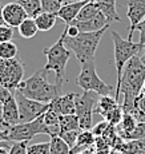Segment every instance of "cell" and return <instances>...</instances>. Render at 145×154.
<instances>
[{
  "label": "cell",
  "instance_id": "obj_1",
  "mask_svg": "<svg viewBox=\"0 0 145 154\" xmlns=\"http://www.w3.org/2000/svg\"><path fill=\"white\" fill-rule=\"evenodd\" d=\"M145 82V63L138 55L131 58L124 66L120 83V97L123 94V103H120L125 114H132L140 122L141 112L136 106V98L140 95Z\"/></svg>",
  "mask_w": 145,
  "mask_h": 154
},
{
  "label": "cell",
  "instance_id": "obj_2",
  "mask_svg": "<svg viewBox=\"0 0 145 154\" xmlns=\"http://www.w3.org/2000/svg\"><path fill=\"white\" fill-rule=\"evenodd\" d=\"M47 71L40 69L39 71L29 76L28 79L20 82L16 91L22 93L24 97L29 99L37 100L41 103L52 102L56 97L61 95L63 85L61 83H49L47 81Z\"/></svg>",
  "mask_w": 145,
  "mask_h": 154
},
{
  "label": "cell",
  "instance_id": "obj_3",
  "mask_svg": "<svg viewBox=\"0 0 145 154\" xmlns=\"http://www.w3.org/2000/svg\"><path fill=\"white\" fill-rule=\"evenodd\" d=\"M108 28L109 27H105L93 32H80L76 36H67L65 32L63 31L64 44L68 50H71L75 54V56L81 64L92 62L94 60V55H96L100 40Z\"/></svg>",
  "mask_w": 145,
  "mask_h": 154
},
{
  "label": "cell",
  "instance_id": "obj_4",
  "mask_svg": "<svg viewBox=\"0 0 145 154\" xmlns=\"http://www.w3.org/2000/svg\"><path fill=\"white\" fill-rule=\"evenodd\" d=\"M111 35L113 39V46H115V67L117 71V83L116 88H115V99L119 102L120 100V83H121V76H123V70L126 62L135 55H138L143 52L144 46L140 43H135L129 39H124L119 32L111 29Z\"/></svg>",
  "mask_w": 145,
  "mask_h": 154
},
{
  "label": "cell",
  "instance_id": "obj_5",
  "mask_svg": "<svg viewBox=\"0 0 145 154\" xmlns=\"http://www.w3.org/2000/svg\"><path fill=\"white\" fill-rule=\"evenodd\" d=\"M71 50H68L64 44V34L61 32L59 40L51 47H44L43 54L47 56V62L44 64V71H53L56 75V83H64L65 81V67L71 58Z\"/></svg>",
  "mask_w": 145,
  "mask_h": 154
},
{
  "label": "cell",
  "instance_id": "obj_6",
  "mask_svg": "<svg viewBox=\"0 0 145 154\" xmlns=\"http://www.w3.org/2000/svg\"><path fill=\"white\" fill-rule=\"evenodd\" d=\"M76 85L83 91H93V93L101 95H109L113 90L111 85L105 83L96 72V64L94 60L81 64V71L76 78Z\"/></svg>",
  "mask_w": 145,
  "mask_h": 154
},
{
  "label": "cell",
  "instance_id": "obj_7",
  "mask_svg": "<svg viewBox=\"0 0 145 154\" xmlns=\"http://www.w3.org/2000/svg\"><path fill=\"white\" fill-rule=\"evenodd\" d=\"M24 78V64L19 56L13 59L0 58V85L15 93Z\"/></svg>",
  "mask_w": 145,
  "mask_h": 154
},
{
  "label": "cell",
  "instance_id": "obj_8",
  "mask_svg": "<svg viewBox=\"0 0 145 154\" xmlns=\"http://www.w3.org/2000/svg\"><path fill=\"white\" fill-rule=\"evenodd\" d=\"M99 97L93 91H84L81 95H76V115L79 117L80 130H92V115Z\"/></svg>",
  "mask_w": 145,
  "mask_h": 154
},
{
  "label": "cell",
  "instance_id": "obj_9",
  "mask_svg": "<svg viewBox=\"0 0 145 154\" xmlns=\"http://www.w3.org/2000/svg\"><path fill=\"white\" fill-rule=\"evenodd\" d=\"M8 131V141L17 142V141H31L35 135L37 134H48L49 130L44 123V117L40 115L39 118L31 121V122H24V123H17L10 129Z\"/></svg>",
  "mask_w": 145,
  "mask_h": 154
},
{
  "label": "cell",
  "instance_id": "obj_10",
  "mask_svg": "<svg viewBox=\"0 0 145 154\" xmlns=\"http://www.w3.org/2000/svg\"><path fill=\"white\" fill-rule=\"evenodd\" d=\"M15 98H16L17 107H19L20 123L31 122L43 115L49 109V103H41L37 100L29 99L19 91H15Z\"/></svg>",
  "mask_w": 145,
  "mask_h": 154
},
{
  "label": "cell",
  "instance_id": "obj_11",
  "mask_svg": "<svg viewBox=\"0 0 145 154\" xmlns=\"http://www.w3.org/2000/svg\"><path fill=\"white\" fill-rule=\"evenodd\" d=\"M126 16L131 22V26L128 28V39L132 40L133 32L136 31L137 24L145 17V0H128Z\"/></svg>",
  "mask_w": 145,
  "mask_h": 154
},
{
  "label": "cell",
  "instance_id": "obj_12",
  "mask_svg": "<svg viewBox=\"0 0 145 154\" xmlns=\"http://www.w3.org/2000/svg\"><path fill=\"white\" fill-rule=\"evenodd\" d=\"M27 17H29L28 14L17 2H11L8 4L3 5V19H4L5 24L10 26V27H19Z\"/></svg>",
  "mask_w": 145,
  "mask_h": 154
},
{
  "label": "cell",
  "instance_id": "obj_13",
  "mask_svg": "<svg viewBox=\"0 0 145 154\" xmlns=\"http://www.w3.org/2000/svg\"><path fill=\"white\" fill-rule=\"evenodd\" d=\"M76 95L77 94L75 93H68L56 97L52 102H49V109L59 115L76 114Z\"/></svg>",
  "mask_w": 145,
  "mask_h": 154
},
{
  "label": "cell",
  "instance_id": "obj_14",
  "mask_svg": "<svg viewBox=\"0 0 145 154\" xmlns=\"http://www.w3.org/2000/svg\"><path fill=\"white\" fill-rule=\"evenodd\" d=\"M88 3V0H84V2H73V3H67V4H63V7L59 10L57 12V17L61 19L65 24H71L73 20L77 17L79 12L81 11V8L84 7Z\"/></svg>",
  "mask_w": 145,
  "mask_h": 154
},
{
  "label": "cell",
  "instance_id": "obj_15",
  "mask_svg": "<svg viewBox=\"0 0 145 154\" xmlns=\"http://www.w3.org/2000/svg\"><path fill=\"white\" fill-rule=\"evenodd\" d=\"M3 119H4L7 127H12L17 123H20V115H19V107H17L16 98L15 95L10 98L7 102L3 103Z\"/></svg>",
  "mask_w": 145,
  "mask_h": 154
},
{
  "label": "cell",
  "instance_id": "obj_16",
  "mask_svg": "<svg viewBox=\"0 0 145 154\" xmlns=\"http://www.w3.org/2000/svg\"><path fill=\"white\" fill-rule=\"evenodd\" d=\"M71 24H75L81 32H93V31H99L105 27H109L108 20L105 19V16L101 12H99L94 17L85 22H72Z\"/></svg>",
  "mask_w": 145,
  "mask_h": 154
},
{
  "label": "cell",
  "instance_id": "obj_17",
  "mask_svg": "<svg viewBox=\"0 0 145 154\" xmlns=\"http://www.w3.org/2000/svg\"><path fill=\"white\" fill-rule=\"evenodd\" d=\"M94 142H96V137L92 133V130H81L77 140H76L75 146L71 147V154H77L80 152H84V150L94 146Z\"/></svg>",
  "mask_w": 145,
  "mask_h": 154
},
{
  "label": "cell",
  "instance_id": "obj_18",
  "mask_svg": "<svg viewBox=\"0 0 145 154\" xmlns=\"http://www.w3.org/2000/svg\"><path fill=\"white\" fill-rule=\"evenodd\" d=\"M96 5L99 11L105 16L108 23L112 22H120V16L116 11V0H96Z\"/></svg>",
  "mask_w": 145,
  "mask_h": 154
},
{
  "label": "cell",
  "instance_id": "obj_19",
  "mask_svg": "<svg viewBox=\"0 0 145 154\" xmlns=\"http://www.w3.org/2000/svg\"><path fill=\"white\" fill-rule=\"evenodd\" d=\"M33 19H35V22H36L39 31L47 32V31H49V29H52L55 27L56 20H57L59 17H57V14L41 11V12L37 15V16H35Z\"/></svg>",
  "mask_w": 145,
  "mask_h": 154
},
{
  "label": "cell",
  "instance_id": "obj_20",
  "mask_svg": "<svg viewBox=\"0 0 145 154\" xmlns=\"http://www.w3.org/2000/svg\"><path fill=\"white\" fill-rule=\"evenodd\" d=\"M120 103L115 99V97L112 98L111 95H101L99 98L96 103V107H94V114H100L103 117H105L109 111H112L115 107H117Z\"/></svg>",
  "mask_w": 145,
  "mask_h": 154
},
{
  "label": "cell",
  "instance_id": "obj_21",
  "mask_svg": "<svg viewBox=\"0 0 145 154\" xmlns=\"http://www.w3.org/2000/svg\"><path fill=\"white\" fill-rule=\"evenodd\" d=\"M44 117V123L48 127L49 130V137H56L60 133V115L56 114L53 110L48 109L43 114Z\"/></svg>",
  "mask_w": 145,
  "mask_h": 154
},
{
  "label": "cell",
  "instance_id": "obj_22",
  "mask_svg": "<svg viewBox=\"0 0 145 154\" xmlns=\"http://www.w3.org/2000/svg\"><path fill=\"white\" fill-rule=\"evenodd\" d=\"M17 31H19L20 36L24 38V39H32L37 34L39 28H37V24L33 17H27L24 22L17 27Z\"/></svg>",
  "mask_w": 145,
  "mask_h": 154
},
{
  "label": "cell",
  "instance_id": "obj_23",
  "mask_svg": "<svg viewBox=\"0 0 145 154\" xmlns=\"http://www.w3.org/2000/svg\"><path fill=\"white\" fill-rule=\"evenodd\" d=\"M99 8H97L96 3L94 2H88L87 4L84 5V7L81 8V11L79 12L77 17H76L73 22H85V20H89L94 17L97 14H99Z\"/></svg>",
  "mask_w": 145,
  "mask_h": 154
},
{
  "label": "cell",
  "instance_id": "obj_24",
  "mask_svg": "<svg viewBox=\"0 0 145 154\" xmlns=\"http://www.w3.org/2000/svg\"><path fill=\"white\" fill-rule=\"evenodd\" d=\"M60 131H71V130H80L79 117L76 114L60 115Z\"/></svg>",
  "mask_w": 145,
  "mask_h": 154
},
{
  "label": "cell",
  "instance_id": "obj_25",
  "mask_svg": "<svg viewBox=\"0 0 145 154\" xmlns=\"http://www.w3.org/2000/svg\"><path fill=\"white\" fill-rule=\"evenodd\" d=\"M20 5L25 10V12L28 14L29 17H35L37 16L43 8H41V2L40 0H17Z\"/></svg>",
  "mask_w": 145,
  "mask_h": 154
},
{
  "label": "cell",
  "instance_id": "obj_26",
  "mask_svg": "<svg viewBox=\"0 0 145 154\" xmlns=\"http://www.w3.org/2000/svg\"><path fill=\"white\" fill-rule=\"evenodd\" d=\"M51 147H49V154H71V147L61 140L59 135L51 137Z\"/></svg>",
  "mask_w": 145,
  "mask_h": 154
},
{
  "label": "cell",
  "instance_id": "obj_27",
  "mask_svg": "<svg viewBox=\"0 0 145 154\" xmlns=\"http://www.w3.org/2000/svg\"><path fill=\"white\" fill-rule=\"evenodd\" d=\"M17 56V46L12 40L0 43V58L1 59H13Z\"/></svg>",
  "mask_w": 145,
  "mask_h": 154
},
{
  "label": "cell",
  "instance_id": "obj_28",
  "mask_svg": "<svg viewBox=\"0 0 145 154\" xmlns=\"http://www.w3.org/2000/svg\"><path fill=\"white\" fill-rule=\"evenodd\" d=\"M123 115H124L123 107H121V105H119L117 107H115L112 111H109L108 114L104 117V119L109 123V125L117 126L121 122V119H123Z\"/></svg>",
  "mask_w": 145,
  "mask_h": 154
},
{
  "label": "cell",
  "instance_id": "obj_29",
  "mask_svg": "<svg viewBox=\"0 0 145 154\" xmlns=\"http://www.w3.org/2000/svg\"><path fill=\"white\" fill-rule=\"evenodd\" d=\"M121 140L124 141H136V140H145V122H138L135 130L129 134L124 135Z\"/></svg>",
  "mask_w": 145,
  "mask_h": 154
},
{
  "label": "cell",
  "instance_id": "obj_30",
  "mask_svg": "<svg viewBox=\"0 0 145 154\" xmlns=\"http://www.w3.org/2000/svg\"><path fill=\"white\" fill-rule=\"evenodd\" d=\"M41 2V8L45 12H53L57 14L59 10L63 7V0H40Z\"/></svg>",
  "mask_w": 145,
  "mask_h": 154
},
{
  "label": "cell",
  "instance_id": "obj_31",
  "mask_svg": "<svg viewBox=\"0 0 145 154\" xmlns=\"http://www.w3.org/2000/svg\"><path fill=\"white\" fill-rule=\"evenodd\" d=\"M49 142H40V143L29 145L27 147V154H49Z\"/></svg>",
  "mask_w": 145,
  "mask_h": 154
},
{
  "label": "cell",
  "instance_id": "obj_32",
  "mask_svg": "<svg viewBox=\"0 0 145 154\" xmlns=\"http://www.w3.org/2000/svg\"><path fill=\"white\" fill-rule=\"evenodd\" d=\"M81 130H71V131H60L59 133V137L61 138L69 147H73L76 143V140H77L79 134Z\"/></svg>",
  "mask_w": 145,
  "mask_h": 154
},
{
  "label": "cell",
  "instance_id": "obj_33",
  "mask_svg": "<svg viewBox=\"0 0 145 154\" xmlns=\"http://www.w3.org/2000/svg\"><path fill=\"white\" fill-rule=\"evenodd\" d=\"M27 147H28V141L13 142L10 149V154H27Z\"/></svg>",
  "mask_w": 145,
  "mask_h": 154
},
{
  "label": "cell",
  "instance_id": "obj_34",
  "mask_svg": "<svg viewBox=\"0 0 145 154\" xmlns=\"http://www.w3.org/2000/svg\"><path fill=\"white\" fill-rule=\"evenodd\" d=\"M12 36H13V28L12 27H10V26H7V24L0 26V43L12 40Z\"/></svg>",
  "mask_w": 145,
  "mask_h": 154
},
{
  "label": "cell",
  "instance_id": "obj_35",
  "mask_svg": "<svg viewBox=\"0 0 145 154\" xmlns=\"http://www.w3.org/2000/svg\"><path fill=\"white\" fill-rule=\"evenodd\" d=\"M108 127H109V123L104 119L103 122L97 123L96 126H93V127H92V133L94 134V137H101V135L106 131V129H108Z\"/></svg>",
  "mask_w": 145,
  "mask_h": 154
},
{
  "label": "cell",
  "instance_id": "obj_36",
  "mask_svg": "<svg viewBox=\"0 0 145 154\" xmlns=\"http://www.w3.org/2000/svg\"><path fill=\"white\" fill-rule=\"evenodd\" d=\"M15 95V93H12L11 90H8L7 87H4V86L0 85V103H4L7 102L10 98H12V97Z\"/></svg>",
  "mask_w": 145,
  "mask_h": 154
},
{
  "label": "cell",
  "instance_id": "obj_37",
  "mask_svg": "<svg viewBox=\"0 0 145 154\" xmlns=\"http://www.w3.org/2000/svg\"><path fill=\"white\" fill-rule=\"evenodd\" d=\"M136 29L140 32V40H138V43H140L141 46H144V44H145V17L137 24Z\"/></svg>",
  "mask_w": 145,
  "mask_h": 154
},
{
  "label": "cell",
  "instance_id": "obj_38",
  "mask_svg": "<svg viewBox=\"0 0 145 154\" xmlns=\"http://www.w3.org/2000/svg\"><path fill=\"white\" fill-rule=\"evenodd\" d=\"M136 106H137L138 111H140L141 114H145V97L138 95L137 98H136Z\"/></svg>",
  "mask_w": 145,
  "mask_h": 154
},
{
  "label": "cell",
  "instance_id": "obj_39",
  "mask_svg": "<svg viewBox=\"0 0 145 154\" xmlns=\"http://www.w3.org/2000/svg\"><path fill=\"white\" fill-rule=\"evenodd\" d=\"M13 145L12 141H5L4 143L0 146V154H10V149Z\"/></svg>",
  "mask_w": 145,
  "mask_h": 154
},
{
  "label": "cell",
  "instance_id": "obj_40",
  "mask_svg": "<svg viewBox=\"0 0 145 154\" xmlns=\"http://www.w3.org/2000/svg\"><path fill=\"white\" fill-rule=\"evenodd\" d=\"M8 141V131L7 129H0V142Z\"/></svg>",
  "mask_w": 145,
  "mask_h": 154
},
{
  "label": "cell",
  "instance_id": "obj_41",
  "mask_svg": "<svg viewBox=\"0 0 145 154\" xmlns=\"http://www.w3.org/2000/svg\"><path fill=\"white\" fill-rule=\"evenodd\" d=\"M0 129H8L4 119H3V105L1 103H0Z\"/></svg>",
  "mask_w": 145,
  "mask_h": 154
},
{
  "label": "cell",
  "instance_id": "obj_42",
  "mask_svg": "<svg viewBox=\"0 0 145 154\" xmlns=\"http://www.w3.org/2000/svg\"><path fill=\"white\" fill-rule=\"evenodd\" d=\"M77 154H96V147L92 146V147H89V149L84 150V152H80Z\"/></svg>",
  "mask_w": 145,
  "mask_h": 154
},
{
  "label": "cell",
  "instance_id": "obj_43",
  "mask_svg": "<svg viewBox=\"0 0 145 154\" xmlns=\"http://www.w3.org/2000/svg\"><path fill=\"white\" fill-rule=\"evenodd\" d=\"M3 24H5V23H4V19H3V5L0 3V26H3Z\"/></svg>",
  "mask_w": 145,
  "mask_h": 154
},
{
  "label": "cell",
  "instance_id": "obj_44",
  "mask_svg": "<svg viewBox=\"0 0 145 154\" xmlns=\"http://www.w3.org/2000/svg\"><path fill=\"white\" fill-rule=\"evenodd\" d=\"M140 95H141V97H145V82H144L143 88H141V93H140Z\"/></svg>",
  "mask_w": 145,
  "mask_h": 154
},
{
  "label": "cell",
  "instance_id": "obj_45",
  "mask_svg": "<svg viewBox=\"0 0 145 154\" xmlns=\"http://www.w3.org/2000/svg\"><path fill=\"white\" fill-rule=\"evenodd\" d=\"M140 122H145V114L141 115V118H140Z\"/></svg>",
  "mask_w": 145,
  "mask_h": 154
},
{
  "label": "cell",
  "instance_id": "obj_46",
  "mask_svg": "<svg viewBox=\"0 0 145 154\" xmlns=\"http://www.w3.org/2000/svg\"><path fill=\"white\" fill-rule=\"evenodd\" d=\"M113 154H125V153H120V152H115V150H113Z\"/></svg>",
  "mask_w": 145,
  "mask_h": 154
},
{
  "label": "cell",
  "instance_id": "obj_47",
  "mask_svg": "<svg viewBox=\"0 0 145 154\" xmlns=\"http://www.w3.org/2000/svg\"><path fill=\"white\" fill-rule=\"evenodd\" d=\"M4 142H5V141H4ZM4 142H0V146H1V145H3V143H4Z\"/></svg>",
  "mask_w": 145,
  "mask_h": 154
},
{
  "label": "cell",
  "instance_id": "obj_48",
  "mask_svg": "<svg viewBox=\"0 0 145 154\" xmlns=\"http://www.w3.org/2000/svg\"><path fill=\"white\" fill-rule=\"evenodd\" d=\"M89 2H96V0H89Z\"/></svg>",
  "mask_w": 145,
  "mask_h": 154
}]
</instances>
